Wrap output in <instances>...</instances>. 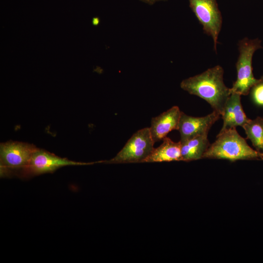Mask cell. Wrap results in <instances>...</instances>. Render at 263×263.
<instances>
[{
    "instance_id": "obj_18",
    "label": "cell",
    "mask_w": 263,
    "mask_h": 263,
    "mask_svg": "<svg viewBox=\"0 0 263 263\" xmlns=\"http://www.w3.org/2000/svg\"></svg>"
},
{
    "instance_id": "obj_7",
    "label": "cell",
    "mask_w": 263,
    "mask_h": 263,
    "mask_svg": "<svg viewBox=\"0 0 263 263\" xmlns=\"http://www.w3.org/2000/svg\"><path fill=\"white\" fill-rule=\"evenodd\" d=\"M189 6L203 25V30L210 36L216 50L222 18L216 0H188Z\"/></svg>"
},
{
    "instance_id": "obj_2",
    "label": "cell",
    "mask_w": 263,
    "mask_h": 263,
    "mask_svg": "<svg viewBox=\"0 0 263 263\" xmlns=\"http://www.w3.org/2000/svg\"><path fill=\"white\" fill-rule=\"evenodd\" d=\"M263 154L253 150L237 131L236 128L220 132L216 140L204 153L202 158L240 160L262 158Z\"/></svg>"
},
{
    "instance_id": "obj_10",
    "label": "cell",
    "mask_w": 263,
    "mask_h": 263,
    "mask_svg": "<svg viewBox=\"0 0 263 263\" xmlns=\"http://www.w3.org/2000/svg\"><path fill=\"white\" fill-rule=\"evenodd\" d=\"M239 94L232 93L225 103L223 113L221 115L223 119V125L220 132L236 128L243 127L249 120L244 113Z\"/></svg>"
},
{
    "instance_id": "obj_11",
    "label": "cell",
    "mask_w": 263,
    "mask_h": 263,
    "mask_svg": "<svg viewBox=\"0 0 263 263\" xmlns=\"http://www.w3.org/2000/svg\"><path fill=\"white\" fill-rule=\"evenodd\" d=\"M182 161L181 144L173 141L166 137L163 143L157 148H154L143 163H153Z\"/></svg>"
},
{
    "instance_id": "obj_8",
    "label": "cell",
    "mask_w": 263,
    "mask_h": 263,
    "mask_svg": "<svg viewBox=\"0 0 263 263\" xmlns=\"http://www.w3.org/2000/svg\"><path fill=\"white\" fill-rule=\"evenodd\" d=\"M221 116L214 111L202 117L188 115L181 112L177 130L180 134V141L182 142L197 136L208 134L212 126Z\"/></svg>"
},
{
    "instance_id": "obj_9",
    "label": "cell",
    "mask_w": 263,
    "mask_h": 263,
    "mask_svg": "<svg viewBox=\"0 0 263 263\" xmlns=\"http://www.w3.org/2000/svg\"><path fill=\"white\" fill-rule=\"evenodd\" d=\"M181 114L179 108L174 106L152 118L149 128L154 143L163 140L171 131L178 130Z\"/></svg>"
},
{
    "instance_id": "obj_15",
    "label": "cell",
    "mask_w": 263,
    "mask_h": 263,
    "mask_svg": "<svg viewBox=\"0 0 263 263\" xmlns=\"http://www.w3.org/2000/svg\"><path fill=\"white\" fill-rule=\"evenodd\" d=\"M143 2L149 4L150 5H152L155 3L157 2L160 1H166L167 0H139Z\"/></svg>"
},
{
    "instance_id": "obj_13",
    "label": "cell",
    "mask_w": 263,
    "mask_h": 263,
    "mask_svg": "<svg viewBox=\"0 0 263 263\" xmlns=\"http://www.w3.org/2000/svg\"><path fill=\"white\" fill-rule=\"evenodd\" d=\"M243 128L256 150L263 154V118L249 119Z\"/></svg>"
},
{
    "instance_id": "obj_14",
    "label": "cell",
    "mask_w": 263,
    "mask_h": 263,
    "mask_svg": "<svg viewBox=\"0 0 263 263\" xmlns=\"http://www.w3.org/2000/svg\"><path fill=\"white\" fill-rule=\"evenodd\" d=\"M252 95L255 102L263 105V83H259L253 87Z\"/></svg>"
},
{
    "instance_id": "obj_17",
    "label": "cell",
    "mask_w": 263,
    "mask_h": 263,
    "mask_svg": "<svg viewBox=\"0 0 263 263\" xmlns=\"http://www.w3.org/2000/svg\"><path fill=\"white\" fill-rule=\"evenodd\" d=\"M261 159L263 160V154L262 155V157Z\"/></svg>"
},
{
    "instance_id": "obj_1",
    "label": "cell",
    "mask_w": 263,
    "mask_h": 263,
    "mask_svg": "<svg viewBox=\"0 0 263 263\" xmlns=\"http://www.w3.org/2000/svg\"><path fill=\"white\" fill-rule=\"evenodd\" d=\"M224 70L217 65L203 73L182 81L181 88L206 101L221 116L231 94L223 80Z\"/></svg>"
},
{
    "instance_id": "obj_16",
    "label": "cell",
    "mask_w": 263,
    "mask_h": 263,
    "mask_svg": "<svg viewBox=\"0 0 263 263\" xmlns=\"http://www.w3.org/2000/svg\"><path fill=\"white\" fill-rule=\"evenodd\" d=\"M99 19L98 18H94L93 19V24L94 25H97L99 23Z\"/></svg>"
},
{
    "instance_id": "obj_3",
    "label": "cell",
    "mask_w": 263,
    "mask_h": 263,
    "mask_svg": "<svg viewBox=\"0 0 263 263\" xmlns=\"http://www.w3.org/2000/svg\"><path fill=\"white\" fill-rule=\"evenodd\" d=\"M260 47L257 40L244 38L239 44V56L236 64L237 79L230 88L231 94L247 95L250 89L261 80L256 79L252 73V59L255 51Z\"/></svg>"
},
{
    "instance_id": "obj_12",
    "label": "cell",
    "mask_w": 263,
    "mask_h": 263,
    "mask_svg": "<svg viewBox=\"0 0 263 263\" xmlns=\"http://www.w3.org/2000/svg\"><path fill=\"white\" fill-rule=\"evenodd\" d=\"M181 144L182 161L186 162L202 159L210 145L207 134L194 137Z\"/></svg>"
},
{
    "instance_id": "obj_5",
    "label": "cell",
    "mask_w": 263,
    "mask_h": 263,
    "mask_svg": "<svg viewBox=\"0 0 263 263\" xmlns=\"http://www.w3.org/2000/svg\"><path fill=\"white\" fill-rule=\"evenodd\" d=\"M38 148L33 144L17 141H8L0 145V175L10 174L20 170L29 163Z\"/></svg>"
},
{
    "instance_id": "obj_6",
    "label": "cell",
    "mask_w": 263,
    "mask_h": 263,
    "mask_svg": "<svg viewBox=\"0 0 263 263\" xmlns=\"http://www.w3.org/2000/svg\"><path fill=\"white\" fill-rule=\"evenodd\" d=\"M94 163H82L70 160L38 148L33 153L27 165L19 170V175L23 178H29L53 172L65 166L89 165Z\"/></svg>"
},
{
    "instance_id": "obj_4",
    "label": "cell",
    "mask_w": 263,
    "mask_h": 263,
    "mask_svg": "<svg viewBox=\"0 0 263 263\" xmlns=\"http://www.w3.org/2000/svg\"><path fill=\"white\" fill-rule=\"evenodd\" d=\"M154 142L150 128L141 129L135 132L123 148L113 158L101 161L107 164L143 163L154 148Z\"/></svg>"
}]
</instances>
